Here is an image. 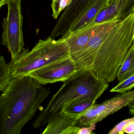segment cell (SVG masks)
<instances>
[{
    "label": "cell",
    "mask_w": 134,
    "mask_h": 134,
    "mask_svg": "<svg viewBox=\"0 0 134 134\" xmlns=\"http://www.w3.org/2000/svg\"><path fill=\"white\" fill-rule=\"evenodd\" d=\"M134 40V11L124 19L117 15L98 23L87 44L71 56L76 71L90 70L110 83L116 78Z\"/></svg>",
    "instance_id": "6da1fadb"
},
{
    "label": "cell",
    "mask_w": 134,
    "mask_h": 134,
    "mask_svg": "<svg viewBox=\"0 0 134 134\" xmlns=\"http://www.w3.org/2000/svg\"><path fill=\"white\" fill-rule=\"evenodd\" d=\"M28 76L12 77L0 96V134H19L51 93Z\"/></svg>",
    "instance_id": "7a4b0ae2"
},
{
    "label": "cell",
    "mask_w": 134,
    "mask_h": 134,
    "mask_svg": "<svg viewBox=\"0 0 134 134\" xmlns=\"http://www.w3.org/2000/svg\"><path fill=\"white\" fill-rule=\"evenodd\" d=\"M109 83L99 78L90 70L77 71L63 82L59 90L52 96L45 108L32 122L34 128L47 124L66 107L81 98L96 100L107 90Z\"/></svg>",
    "instance_id": "3957f363"
},
{
    "label": "cell",
    "mask_w": 134,
    "mask_h": 134,
    "mask_svg": "<svg viewBox=\"0 0 134 134\" xmlns=\"http://www.w3.org/2000/svg\"><path fill=\"white\" fill-rule=\"evenodd\" d=\"M71 56L69 47L65 38L58 40L49 36L40 40L29 51L25 49L8 63L12 77L28 76L30 72Z\"/></svg>",
    "instance_id": "277c9868"
},
{
    "label": "cell",
    "mask_w": 134,
    "mask_h": 134,
    "mask_svg": "<svg viewBox=\"0 0 134 134\" xmlns=\"http://www.w3.org/2000/svg\"><path fill=\"white\" fill-rule=\"evenodd\" d=\"M7 15L3 19L2 45L8 49L13 59L25 49L21 0H9Z\"/></svg>",
    "instance_id": "5b68a950"
},
{
    "label": "cell",
    "mask_w": 134,
    "mask_h": 134,
    "mask_svg": "<svg viewBox=\"0 0 134 134\" xmlns=\"http://www.w3.org/2000/svg\"><path fill=\"white\" fill-rule=\"evenodd\" d=\"M134 98V90L120 93L99 104H95L82 113L76 126L87 127L96 124L108 116L128 106Z\"/></svg>",
    "instance_id": "8992f818"
},
{
    "label": "cell",
    "mask_w": 134,
    "mask_h": 134,
    "mask_svg": "<svg viewBox=\"0 0 134 134\" xmlns=\"http://www.w3.org/2000/svg\"><path fill=\"white\" fill-rule=\"evenodd\" d=\"M95 0H72L56 22L50 37L65 36L73 31Z\"/></svg>",
    "instance_id": "52a82bcc"
},
{
    "label": "cell",
    "mask_w": 134,
    "mask_h": 134,
    "mask_svg": "<svg viewBox=\"0 0 134 134\" xmlns=\"http://www.w3.org/2000/svg\"><path fill=\"white\" fill-rule=\"evenodd\" d=\"M76 65L71 56L51 63L30 72L29 76L42 85L64 82L76 72Z\"/></svg>",
    "instance_id": "ba28073f"
},
{
    "label": "cell",
    "mask_w": 134,
    "mask_h": 134,
    "mask_svg": "<svg viewBox=\"0 0 134 134\" xmlns=\"http://www.w3.org/2000/svg\"><path fill=\"white\" fill-rule=\"evenodd\" d=\"M96 24L91 22L85 27L74 30L63 37L68 42L71 56L80 51L87 44L94 33Z\"/></svg>",
    "instance_id": "9c48e42d"
},
{
    "label": "cell",
    "mask_w": 134,
    "mask_h": 134,
    "mask_svg": "<svg viewBox=\"0 0 134 134\" xmlns=\"http://www.w3.org/2000/svg\"><path fill=\"white\" fill-rule=\"evenodd\" d=\"M110 2V0H95L74 30L81 29L92 21L100 12L109 7Z\"/></svg>",
    "instance_id": "30bf717a"
},
{
    "label": "cell",
    "mask_w": 134,
    "mask_h": 134,
    "mask_svg": "<svg viewBox=\"0 0 134 134\" xmlns=\"http://www.w3.org/2000/svg\"><path fill=\"white\" fill-rule=\"evenodd\" d=\"M133 74H134V40L118 70L116 78L118 82H121Z\"/></svg>",
    "instance_id": "8fae6325"
},
{
    "label": "cell",
    "mask_w": 134,
    "mask_h": 134,
    "mask_svg": "<svg viewBox=\"0 0 134 134\" xmlns=\"http://www.w3.org/2000/svg\"><path fill=\"white\" fill-rule=\"evenodd\" d=\"M96 102V100L90 98L78 99L68 105L62 112L69 115L80 117L82 113L94 105Z\"/></svg>",
    "instance_id": "7c38bea8"
},
{
    "label": "cell",
    "mask_w": 134,
    "mask_h": 134,
    "mask_svg": "<svg viewBox=\"0 0 134 134\" xmlns=\"http://www.w3.org/2000/svg\"><path fill=\"white\" fill-rule=\"evenodd\" d=\"M12 76L11 74L9 64L3 56L0 57V91L5 90L10 83Z\"/></svg>",
    "instance_id": "4fadbf2b"
},
{
    "label": "cell",
    "mask_w": 134,
    "mask_h": 134,
    "mask_svg": "<svg viewBox=\"0 0 134 134\" xmlns=\"http://www.w3.org/2000/svg\"><path fill=\"white\" fill-rule=\"evenodd\" d=\"M134 134V116L123 120L115 125L108 134Z\"/></svg>",
    "instance_id": "5bb4252c"
},
{
    "label": "cell",
    "mask_w": 134,
    "mask_h": 134,
    "mask_svg": "<svg viewBox=\"0 0 134 134\" xmlns=\"http://www.w3.org/2000/svg\"><path fill=\"white\" fill-rule=\"evenodd\" d=\"M118 5L116 1L110 3L109 7L100 12L92 22L98 24L113 19L117 15Z\"/></svg>",
    "instance_id": "9a60e30c"
},
{
    "label": "cell",
    "mask_w": 134,
    "mask_h": 134,
    "mask_svg": "<svg viewBox=\"0 0 134 134\" xmlns=\"http://www.w3.org/2000/svg\"><path fill=\"white\" fill-rule=\"evenodd\" d=\"M117 15L120 19H124L134 11V0H118Z\"/></svg>",
    "instance_id": "2e32d148"
},
{
    "label": "cell",
    "mask_w": 134,
    "mask_h": 134,
    "mask_svg": "<svg viewBox=\"0 0 134 134\" xmlns=\"http://www.w3.org/2000/svg\"><path fill=\"white\" fill-rule=\"evenodd\" d=\"M134 88V74L126 78L110 90L111 92L123 93L130 91Z\"/></svg>",
    "instance_id": "e0dca14e"
},
{
    "label": "cell",
    "mask_w": 134,
    "mask_h": 134,
    "mask_svg": "<svg viewBox=\"0 0 134 134\" xmlns=\"http://www.w3.org/2000/svg\"><path fill=\"white\" fill-rule=\"evenodd\" d=\"M72 0H52L51 7L52 16L57 19L62 12L71 3Z\"/></svg>",
    "instance_id": "ac0fdd59"
},
{
    "label": "cell",
    "mask_w": 134,
    "mask_h": 134,
    "mask_svg": "<svg viewBox=\"0 0 134 134\" xmlns=\"http://www.w3.org/2000/svg\"><path fill=\"white\" fill-rule=\"evenodd\" d=\"M96 125L93 124L87 127H80L78 134H91L95 129Z\"/></svg>",
    "instance_id": "d6986e66"
},
{
    "label": "cell",
    "mask_w": 134,
    "mask_h": 134,
    "mask_svg": "<svg viewBox=\"0 0 134 134\" xmlns=\"http://www.w3.org/2000/svg\"><path fill=\"white\" fill-rule=\"evenodd\" d=\"M129 113L134 115V98L132 100L128 105Z\"/></svg>",
    "instance_id": "ffe728a7"
},
{
    "label": "cell",
    "mask_w": 134,
    "mask_h": 134,
    "mask_svg": "<svg viewBox=\"0 0 134 134\" xmlns=\"http://www.w3.org/2000/svg\"><path fill=\"white\" fill-rule=\"evenodd\" d=\"M9 0H0V8H1L3 6L7 4Z\"/></svg>",
    "instance_id": "44dd1931"
},
{
    "label": "cell",
    "mask_w": 134,
    "mask_h": 134,
    "mask_svg": "<svg viewBox=\"0 0 134 134\" xmlns=\"http://www.w3.org/2000/svg\"><path fill=\"white\" fill-rule=\"evenodd\" d=\"M118 1V0H117V1Z\"/></svg>",
    "instance_id": "7402d4cb"
},
{
    "label": "cell",
    "mask_w": 134,
    "mask_h": 134,
    "mask_svg": "<svg viewBox=\"0 0 134 134\" xmlns=\"http://www.w3.org/2000/svg\"></svg>",
    "instance_id": "603a6c76"
}]
</instances>
